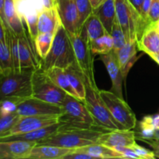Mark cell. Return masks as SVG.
Masks as SVG:
<instances>
[{"label":"cell","mask_w":159,"mask_h":159,"mask_svg":"<svg viewBox=\"0 0 159 159\" xmlns=\"http://www.w3.org/2000/svg\"><path fill=\"white\" fill-rule=\"evenodd\" d=\"M106 131L110 130L93 127L88 129H68L57 130L54 134L37 144H52L69 149H78L90 144L99 143V138Z\"/></svg>","instance_id":"1"},{"label":"cell","mask_w":159,"mask_h":159,"mask_svg":"<svg viewBox=\"0 0 159 159\" xmlns=\"http://www.w3.org/2000/svg\"><path fill=\"white\" fill-rule=\"evenodd\" d=\"M116 152H119L122 156V158H133V159H141L140 157L135 153L134 151L130 147L120 148L116 149Z\"/></svg>","instance_id":"37"},{"label":"cell","mask_w":159,"mask_h":159,"mask_svg":"<svg viewBox=\"0 0 159 159\" xmlns=\"http://www.w3.org/2000/svg\"><path fill=\"white\" fill-rule=\"evenodd\" d=\"M79 152H83L93 157L94 159L99 158H122L120 154L116 150L110 148L100 143L90 144L80 148L75 149Z\"/></svg>","instance_id":"24"},{"label":"cell","mask_w":159,"mask_h":159,"mask_svg":"<svg viewBox=\"0 0 159 159\" xmlns=\"http://www.w3.org/2000/svg\"><path fill=\"white\" fill-rule=\"evenodd\" d=\"M59 124L58 123L43 128L38 129V130H33V131L27 132L20 134L12 135V136L6 137V138H0V141H35L39 143L40 141L46 139L47 138L58 130Z\"/></svg>","instance_id":"20"},{"label":"cell","mask_w":159,"mask_h":159,"mask_svg":"<svg viewBox=\"0 0 159 159\" xmlns=\"http://www.w3.org/2000/svg\"><path fill=\"white\" fill-rule=\"evenodd\" d=\"M132 149L135 152V153L140 157V158H144V159H154L155 158V154H154L153 151H150L148 149H146L145 148H143L141 146L138 145L137 143L131 146Z\"/></svg>","instance_id":"35"},{"label":"cell","mask_w":159,"mask_h":159,"mask_svg":"<svg viewBox=\"0 0 159 159\" xmlns=\"http://www.w3.org/2000/svg\"><path fill=\"white\" fill-rule=\"evenodd\" d=\"M150 57H152V58L153 59L155 62H157V63L159 65V53L156 54H152V55H150Z\"/></svg>","instance_id":"45"},{"label":"cell","mask_w":159,"mask_h":159,"mask_svg":"<svg viewBox=\"0 0 159 159\" xmlns=\"http://www.w3.org/2000/svg\"><path fill=\"white\" fill-rule=\"evenodd\" d=\"M154 138L159 140V129H156L155 130V136H154Z\"/></svg>","instance_id":"47"},{"label":"cell","mask_w":159,"mask_h":159,"mask_svg":"<svg viewBox=\"0 0 159 159\" xmlns=\"http://www.w3.org/2000/svg\"><path fill=\"white\" fill-rule=\"evenodd\" d=\"M65 72L68 78L73 89L78 95V97L82 102L85 99V76L82 73L77 64L73 63L65 68Z\"/></svg>","instance_id":"23"},{"label":"cell","mask_w":159,"mask_h":159,"mask_svg":"<svg viewBox=\"0 0 159 159\" xmlns=\"http://www.w3.org/2000/svg\"><path fill=\"white\" fill-rule=\"evenodd\" d=\"M46 72L48 76L51 78V80L54 82V83L56 84L59 88L64 90L67 94L79 99L78 95L73 89L72 86L68 80V78L64 68H59V67H53V68L47 70Z\"/></svg>","instance_id":"25"},{"label":"cell","mask_w":159,"mask_h":159,"mask_svg":"<svg viewBox=\"0 0 159 159\" xmlns=\"http://www.w3.org/2000/svg\"><path fill=\"white\" fill-rule=\"evenodd\" d=\"M35 69L12 71L0 75V99L15 97L26 99L33 94L32 76Z\"/></svg>","instance_id":"6"},{"label":"cell","mask_w":159,"mask_h":159,"mask_svg":"<svg viewBox=\"0 0 159 159\" xmlns=\"http://www.w3.org/2000/svg\"><path fill=\"white\" fill-rule=\"evenodd\" d=\"M0 41H6V28L1 17H0Z\"/></svg>","instance_id":"42"},{"label":"cell","mask_w":159,"mask_h":159,"mask_svg":"<svg viewBox=\"0 0 159 159\" xmlns=\"http://www.w3.org/2000/svg\"><path fill=\"white\" fill-rule=\"evenodd\" d=\"M61 25L57 12V6L51 9H44L39 13L38 32L56 34L59 26Z\"/></svg>","instance_id":"19"},{"label":"cell","mask_w":159,"mask_h":159,"mask_svg":"<svg viewBox=\"0 0 159 159\" xmlns=\"http://www.w3.org/2000/svg\"><path fill=\"white\" fill-rule=\"evenodd\" d=\"M152 26H153L154 28L159 33V20H157L155 23H152Z\"/></svg>","instance_id":"46"},{"label":"cell","mask_w":159,"mask_h":159,"mask_svg":"<svg viewBox=\"0 0 159 159\" xmlns=\"http://www.w3.org/2000/svg\"><path fill=\"white\" fill-rule=\"evenodd\" d=\"M106 0H90V2H91L92 6H93V9H94L96 8H97L99 6H100Z\"/></svg>","instance_id":"44"},{"label":"cell","mask_w":159,"mask_h":159,"mask_svg":"<svg viewBox=\"0 0 159 159\" xmlns=\"http://www.w3.org/2000/svg\"><path fill=\"white\" fill-rule=\"evenodd\" d=\"M73 149L65 148L52 144H37L34 146L29 158L30 159H64Z\"/></svg>","instance_id":"18"},{"label":"cell","mask_w":159,"mask_h":159,"mask_svg":"<svg viewBox=\"0 0 159 159\" xmlns=\"http://www.w3.org/2000/svg\"><path fill=\"white\" fill-rule=\"evenodd\" d=\"M99 91L97 86L93 85L85 77V99L84 103L94 119L96 125L107 130L124 129L113 117L101 98Z\"/></svg>","instance_id":"4"},{"label":"cell","mask_w":159,"mask_h":159,"mask_svg":"<svg viewBox=\"0 0 159 159\" xmlns=\"http://www.w3.org/2000/svg\"><path fill=\"white\" fill-rule=\"evenodd\" d=\"M57 12L63 27L69 34L80 31L79 13L75 0H56Z\"/></svg>","instance_id":"12"},{"label":"cell","mask_w":159,"mask_h":159,"mask_svg":"<svg viewBox=\"0 0 159 159\" xmlns=\"http://www.w3.org/2000/svg\"><path fill=\"white\" fill-rule=\"evenodd\" d=\"M37 144L35 141H0V159L28 158Z\"/></svg>","instance_id":"13"},{"label":"cell","mask_w":159,"mask_h":159,"mask_svg":"<svg viewBox=\"0 0 159 159\" xmlns=\"http://www.w3.org/2000/svg\"><path fill=\"white\" fill-rule=\"evenodd\" d=\"M158 20H159V0H152L148 13V20L152 23Z\"/></svg>","instance_id":"36"},{"label":"cell","mask_w":159,"mask_h":159,"mask_svg":"<svg viewBox=\"0 0 159 159\" xmlns=\"http://www.w3.org/2000/svg\"><path fill=\"white\" fill-rule=\"evenodd\" d=\"M110 36L113 39V51H114L120 49L122 47H124L127 43V38H126L125 35H124V32L122 30V28H121L119 23H118L116 18L115 20L114 23H113L112 31L110 33Z\"/></svg>","instance_id":"31"},{"label":"cell","mask_w":159,"mask_h":159,"mask_svg":"<svg viewBox=\"0 0 159 159\" xmlns=\"http://www.w3.org/2000/svg\"><path fill=\"white\" fill-rule=\"evenodd\" d=\"M59 116H20L9 130L0 135V138L27 133L58 123Z\"/></svg>","instance_id":"10"},{"label":"cell","mask_w":159,"mask_h":159,"mask_svg":"<svg viewBox=\"0 0 159 159\" xmlns=\"http://www.w3.org/2000/svg\"><path fill=\"white\" fill-rule=\"evenodd\" d=\"M20 116V115L16 113H14L12 114L0 117V135L9 130L18 120Z\"/></svg>","instance_id":"33"},{"label":"cell","mask_w":159,"mask_h":159,"mask_svg":"<svg viewBox=\"0 0 159 159\" xmlns=\"http://www.w3.org/2000/svg\"><path fill=\"white\" fill-rule=\"evenodd\" d=\"M140 128L141 129H159V114L146 116L140 122Z\"/></svg>","instance_id":"34"},{"label":"cell","mask_w":159,"mask_h":159,"mask_svg":"<svg viewBox=\"0 0 159 159\" xmlns=\"http://www.w3.org/2000/svg\"><path fill=\"white\" fill-rule=\"evenodd\" d=\"M75 3L79 13V26L81 30V27L84 23L86 21L90 15L93 14V8L90 2V0H75Z\"/></svg>","instance_id":"32"},{"label":"cell","mask_w":159,"mask_h":159,"mask_svg":"<svg viewBox=\"0 0 159 159\" xmlns=\"http://www.w3.org/2000/svg\"><path fill=\"white\" fill-rule=\"evenodd\" d=\"M28 1L31 3V5H33L36 8V9L38 11L39 13L44 9L42 0H28Z\"/></svg>","instance_id":"40"},{"label":"cell","mask_w":159,"mask_h":159,"mask_svg":"<svg viewBox=\"0 0 159 159\" xmlns=\"http://www.w3.org/2000/svg\"><path fill=\"white\" fill-rule=\"evenodd\" d=\"M32 96L44 102L61 107L67 93L54 83L41 67L36 68L32 76Z\"/></svg>","instance_id":"7"},{"label":"cell","mask_w":159,"mask_h":159,"mask_svg":"<svg viewBox=\"0 0 159 159\" xmlns=\"http://www.w3.org/2000/svg\"><path fill=\"white\" fill-rule=\"evenodd\" d=\"M138 51H139L138 41L130 40V41H127V43L120 49L114 51L124 79H126L128 71H130L138 59V57H137Z\"/></svg>","instance_id":"16"},{"label":"cell","mask_w":159,"mask_h":159,"mask_svg":"<svg viewBox=\"0 0 159 159\" xmlns=\"http://www.w3.org/2000/svg\"><path fill=\"white\" fill-rule=\"evenodd\" d=\"M89 44L92 52L94 55L107 54L113 50V39L108 33L97 38L96 40H93Z\"/></svg>","instance_id":"28"},{"label":"cell","mask_w":159,"mask_h":159,"mask_svg":"<svg viewBox=\"0 0 159 159\" xmlns=\"http://www.w3.org/2000/svg\"><path fill=\"white\" fill-rule=\"evenodd\" d=\"M138 49L149 56L159 53V33L152 26L148 25L138 41Z\"/></svg>","instance_id":"21"},{"label":"cell","mask_w":159,"mask_h":159,"mask_svg":"<svg viewBox=\"0 0 159 159\" xmlns=\"http://www.w3.org/2000/svg\"><path fill=\"white\" fill-rule=\"evenodd\" d=\"M99 93L115 120L127 130H132L136 127V116L124 98L120 97L112 91L99 90Z\"/></svg>","instance_id":"9"},{"label":"cell","mask_w":159,"mask_h":159,"mask_svg":"<svg viewBox=\"0 0 159 159\" xmlns=\"http://www.w3.org/2000/svg\"><path fill=\"white\" fill-rule=\"evenodd\" d=\"M99 143L116 150L120 148L131 147L136 143V134L127 129H117L104 133Z\"/></svg>","instance_id":"14"},{"label":"cell","mask_w":159,"mask_h":159,"mask_svg":"<svg viewBox=\"0 0 159 159\" xmlns=\"http://www.w3.org/2000/svg\"><path fill=\"white\" fill-rule=\"evenodd\" d=\"M58 124V130L99 127L95 123L84 102L68 94L61 105Z\"/></svg>","instance_id":"2"},{"label":"cell","mask_w":159,"mask_h":159,"mask_svg":"<svg viewBox=\"0 0 159 159\" xmlns=\"http://www.w3.org/2000/svg\"><path fill=\"white\" fill-rule=\"evenodd\" d=\"M4 14L6 19V28L9 29L17 37L26 34L23 21L16 9L14 0H5Z\"/></svg>","instance_id":"17"},{"label":"cell","mask_w":159,"mask_h":159,"mask_svg":"<svg viewBox=\"0 0 159 159\" xmlns=\"http://www.w3.org/2000/svg\"><path fill=\"white\" fill-rule=\"evenodd\" d=\"M93 13L99 19L106 30L110 34L116 18L115 0H106L100 6L93 9Z\"/></svg>","instance_id":"22"},{"label":"cell","mask_w":159,"mask_h":159,"mask_svg":"<svg viewBox=\"0 0 159 159\" xmlns=\"http://www.w3.org/2000/svg\"><path fill=\"white\" fill-rule=\"evenodd\" d=\"M141 141H144L146 144H148L150 147L153 149V152L155 154V158H159V140L152 138V139H140Z\"/></svg>","instance_id":"38"},{"label":"cell","mask_w":159,"mask_h":159,"mask_svg":"<svg viewBox=\"0 0 159 159\" xmlns=\"http://www.w3.org/2000/svg\"><path fill=\"white\" fill-rule=\"evenodd\" d=\"M24 99L9 97L0 99V117L12 114L16 111L19 103Z\"/></svg>","instance_id":"30"},{"label":"cell","mask_w":159,"mask_h":159,"mask_svg":"<svg viewBox=\"0 0 159 159\" xmlns=\"http://www.w3.org/2000/svg\"><path fill=\"white\" fill-rule=\"evenodd\" d=\"M54 37V34L40 33L34 40V44H35L37 55L40 57L41 60L44 59L49 53L53 44Z\"/></svg>","instance_id":"27"},{"label":"cell","mask_w":159,"mask_h":159,"mask_svg":"<svg viewBox=\"0 0 159 159\" xmlns=\"http://www.w3.org/2000/svg\"><path fill=\"white\" fill-rule=\"evenodd\" d=\"M69 36L74 50L76 64L85 77L91 82L93 85L96 86L93 66L94 54L92 52L85 28L82 26L79 33L75 34H69Z\"/></svg>","instance_id":"8"},{"label":"cell","mask_w":159,"mask_h":159,"mask_svg":"<svg viewBox=\"0 0 159 159\" xmlns=\"http://www.w3.org/2000/svg\"><path fill=\"white\" fill-rule=\"evenodd\" d=\"M116 20L127 41L138 40L151 23L143 20L141 14L129 0H115Z\"/></svg>","instance_id":"5"},{"label":"cell","mask_w":159,"mask_h":159,"mask_svg":"<svg viewBox=\"0 0 159 159\" xmlns=\"http://www.w3.org/2000/svg\"><path fill=\"white\" fill-rule=\"evenodd\" d=\"M4 3L5 0H0V17H1L2 20L3 22L5 28H6V19H5V14H4Z\"/></svg>","instance_id":"43"},{"label":"cell","mask_w":159,"mask_h":159,"mask_svg":"<svg viewBox=\"0 0 159 159\" xmlns=\"http://www.w3.org/2000/svg\"><path fill=\"white\" fill-rule=\"evenodd\" d=\"M13 71L10 51L7 40L0 41V75H4Z\"/></svg>","instance_id":"29"},{"label":"cell","mask_w":159,"mask_h":159,"mask_svg":"<svg viewBox=\"0 0 159 159\" xmlns=\"http://www.w3.org/2000/svg\"><path fill=\"white\" fill-rule=\"evenodd\" d=\"M82 26L86 31L89 43L99 37L103 36L104 34H107V31L106 30L102 23L93 12L87 19Z\"/></svg>","instance_id":"26"},{"label":"cell","mask_w":159,"mask_h":159,"mask_svg":"<svg viewBox=\"0 0 159 159\" xmlns=\"http://www.w3.org/2000/svg\"><path fill=\"white\" fill-rule=\"evenodd\" d=\"M75 62L70 36L63 26L61 25L54 34V41L49 53L40 61V67L44 71L53 67H59L65 69Z\"/></svg>","instance_id":"3"},{"label":"cell","mask_w":159,"mask_h":159,"mask_svg":"<svg viewBox=\"0 0 159 159\" xmlns=\"http://www.w3.org/2000/svg\"><path fill=\"white\" fill-rule=\"evenodd\" d=\"M100 58L107 68L108 74L112 81V90L113 93L123 98V82L125 79L120 67L117 57L114 51L105 54H101Z\"/></svg>","instance_id":"15"},{"label":"cell","mask_w":159,"mask_h":159,"mask_svg":"<svg viewBox=\"0 0 159 159\" xmlns=\"http://www.w3.org/2000/svg\"><path fill=\"white\" fill-rule=\"evenodd\" d=\"M16 113L20 116H59L61 107L31 96L19 103Z\"/></svg>","instance_id":"11"},{"label":"cell","mask_w":159,"mask_h":159,"mask_svg":"<svg viewBox=\"0 0 159 159\" xmlns=\"http://www.w3.org/2000/svg\"><path fill=\"white\" fill-rule=\"evenodd\" d=\"M151 4H152V0H144V2H143L141 12V16L143 18V20H145L146 22L149 23H152L148 20V13L149 11H150Z\"/></svg>","instance_id":"39"},{"label":"cell","mask_w":159,"mask_h":159,"mask_svg":"<svg viewBox=\"0 0 159 159\" xmlns=\"http://www.w3.org/2000/svg\"><path fill=\"white\" fill-rule=\"evenodd\" d=\"M144 1V0H129V2L132 4V6L136 9V10L140 14L141 12V8H142V5Z\"/></svg>","instance_id":"41"}]
</instances>
